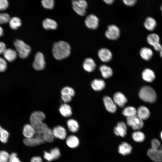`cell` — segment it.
Instances as JSON below:
<instances>
[{
	"mask_svg": "<svg viewBox=\"0 0 162 162\" xmlns=\"http://www.w3.org/2000/svg\"><path fill=\"white\" fill-rule=\"evenodd\" d=\"M46 116L44 113L40 111L32 112L30 118V124L33 127L36 134H42L48 127L43 121Z\"/></svg>",
	"mask_w": 162,
	"mask_h": 162,
	"instance_id": "obj_1",
	"label": "cell"
},
{
	"mask_svg": "<svg viewBox=\"0 0 162 162\" xmlns=\"http://www.w3.org/2000/svg\"><path fill=\"white\" fill-rule=\"evenodd\" d=\"M52 52L53 55L56 59L61 60L69 56L70 52V47L68 43L60 41L54 44Z\"/></svg>",
	"mask_w": 162,
	"mask_h": 162,
	"instance_id": "obj_2",
	"label": "cell"
},
{
	"mask_svg": "<svg viewBox=\"0 0 162 162\" xmlns=\"http://www.w3.org/2000/svg\"><path fill=\"white\" fill-rule=\"evenodd\" d=\"M139 95L142 100L149 103L154 102L157 98L154 90L148 86H144L142 87L139 91Z\"/></svg>",
	"mask_w": 162,
	"mask_h": 162,
	"instance_id": "obj_3",
	"label": "cell"
},
{
	"mask_svg": "<svg viewBox=\"0 0 162 162\" xmlns=\"http://www.w3.org/2000/svg\"><path fill=\"white\" fill-rule=\"evenodd\" d=\"M14 45L20 58L24 59L28 56L31 51V48L29 45L19 39L14 41Z\"/></svg>",
	"mask_w": 162,
	"mask_h": 162,
	"instance_id": "obj_4",
	"label": "cell"
},
{
	"mask_svg": "<svg viewBox=\"0 0 162 162\" xmlns=\"http://www.w3.org/2000/svg\"><path fill=\"white\" fill-rule=\"evenodd\" d=\"M72 7L74 11L78 15L83 16L86 14V9L88 3L85 0H73L72 2Z\"/></svg>",
	"mask_w": 162,
	"mask_h": 162,
	"instance_id": "obj_5",
	"label": "cell"
},
{
	"mask_svg": "<svg viewBox=\"0 0 162 162\" xmlns=\"http://www.w3.org/2000/svg\"><path fill=\"white\" fill-rule=\"evenodd\" d=\"M126 124L135 131L140 130L144 126L143 121L136 115L127 118Z\"/></svg>",
	"mask_w": 162,
	"mask_h": 162,
	"instance_id": "obj_6",
	"label": "cell"
},
{
	"mask_svg": "<svg viewBox=\"0 0 162 162\" xmlns=\"http://www.w3.org/2000/svg\"><path fill=\"white\" fill-rule=\"evenodd\" d=\"M23 142L27 146L33 147L42 144L45 142L42 134H36L32 138L28 139L25 138Z\"/></svg>",
	"mask_w": 162,
	"mask_h": 162,
	"instance_id": "obj_7",
	"label": "cell"
},
{
	"mask_svg": "<svg viewBox=\"0 0 162 162\" xmlns=\"http://www.w3.org/2000/svg\"><path fill=\"white\" fill-rule=\"evenodd\" d=\"M119 28L114 25H109L105 32L106 37L109 39L115 40L118 39L120 35Z\"/></svg>",
	"mask_w": 162,
	"mask_h": 162,
	"instance_id": "obj_8",
	"label": "cell"
},
{
	"mask_svg": "<svg viewBox=\"0 0 162 162\" xmlns=\"http://www.w3.org/2000/svg\"><path fill=\"white\" fill-rule=\"evenodd\" d=\"M45 62L43 54L41 52H38L35 55L34 61L32 64L34 68L37 70H43L45 68Z\"/></svg>",
	"mask_w": 162,
	"mask_h": 162,
	"instance_id": "obj_9",
	"label": "cell"
},
{
	"mask_svg": "<svg viewBox=\"0 0 162 162\" xmlns=\"http://www.w3.org/2000/svg\"><path fill=\"white\" fill-rule=\"evenodd\" d=\"M148 157L155 162H162V146L158 149H149L147 152Z\"/></svg>",
	"mask_w": 162,
	"mask_h": 162,
	"instance_id": "obj_10",
	"label": "cell"
},
{
	"mask_svg": "<svg viewBox=\"0 0 162 162\" xmlns=\"http://www.w3.org/2000/svg\"><path fill=\"white\" fill-rule=\"evenodd\" d=\"M99 20L95 15L90 14L86 18L85 22L86 26L89 28L92 29H97L99 26Z\"/></svg>",
	"mask_w": 162,
	"mask_h": 162,
	"instance_id": "obj_11",
	"label": "cell"
},
{
	"mask_svg": "<svg viewBox=\"0 0 162 162\" xmlns=\"http://www.w3.org/2000/svg\"><path fill=\"white\" fill-rule=\"evenodd\" d=\"M127 130V124L124 122L120 121L114 128L113 132L117 136L124 137L126 135Z\"/></svg>",
	"mask_w": 162,
	"mask_h": 162,
	"instance_id": "obj_12",
	"label": "cell"
},
{
	"mask_svg": "<svg viewBox=\"0 0 162 162\" xmlns=\"http://www.w3.org/2000/svg\"><path fill=\"white\" fill-rule=\"evenodd\" d=\"M103 101L106 110L111 113H115L117 110V105L110 97L106 96L103 98Z\"/></svg>",
	"mask_w": 162,
	"mask_h": 162,
	"instance_id": "obj_13",
	"label": "cell"
},
{
	"mask_svg": "<svg viewBox=\"0 0 162 162\" xmlns=\"http://www.w3.org/2000/svg\"><path fill=\"white\" fill-rule=\"evenodd\" d=\"M112 99L116 105L120 107H123L128 101L125 96L120 92L115 93Z\"/></svg>",
	"mask_w": 162,
	"mask_h": 162,
	"instance_id": "obj_14",
	"label": "cell"
},
{
	"mask_svg": "<svg viewBox=\"0 0 162 162\" xmlns=\"http://www.w3.org/2000/svg\"><path fill=\"white\" fill-rule=\"evenodd\" d=\"M55 138L64 140L67 137V132L64 128L60 125L54 127L52 130Z\"/></svg>",
	"mask_w": 162,
	"mask_h": 162,
	"instance_id": "obj_15",
	"label": "cell"
},
{
	"mask_svg": "<svg viewBox=\"0 0 162 162\" xmlns=\"http://www.w3.org/2000/svg\"><path fill=\"white\" fill-rule=\"evenodd\" d=\"M98 56L100 59L104 62L110 61L112 57L111 52L109 49L106 48L100 49L98 51Z\"/></svg>",
	"mask_w": 162,
	"mask_h": 162,
	"instance_id": "obj_16",
	"label": "cell"
},
{
	"mask_svg": "<svg viewBox=\"0 0 162 162\" xmlns=\"http://www.w3.org/2000/svg\"><path fill=\"white\" fill-rule=\"evenodd\" d=\"M82 67L85 70L88 72H91L95 70L96 64L92 58H87L83 61Z\"/></svg>",
	"mask_w": 162,
	"mask_h": 162,
	"instance_id": "obj_17",
	"label": "cell"
},
{
	"mask_svg": "<svg viewBox=\"0 0 162 162\" xmlns=\"http://www.w3.org/2000/svg\"><path fill=\"white\" fill-rule=\"evenodd\" d=\"M132 148L131 146L127 142H124L118 146V151L119 153L125 156L130 154L132 152Z\"/></svg>",
	"mask_w": 162,
	"mask_h": 162,
	"instance_id": "obj_18",
	"label": "cell"
},
{
	"mask_svg": "<svg viewBox=\"0 0 162 162\" xmlns=\"http://www.w3.org/2000/svg\"><path fill=\"white\" fill-rule=\"evenodd\" d=\"M22 134L25 138H30L33 137L36 134L35 130L30 124H27L23 127Z\"/></svg>",
	"mask_w": 162,
	"mask_h": 162,
	"instance_id": "obj_19",
	"label": "cell"
},
{
	"mask_svg": "<svg viewBox=\"0 0 162 162\" xmlns=\"http://www.w3.org/2000/svg\"><path fill=\"white\" fill-rule=\"evenodd\" d=\"M91 85L94 90L99 91L102 90L105 88L106 83L102 79H96L92 81Z\"/></svg>",
	"mask_w": 162,
	"mask_h": 162,
	"instance_id": "obj_20",
	"label": "cell"
},
{
	"mask_svg": "<svg viewBox=\"0 0 162 162\" xmlns=\"http://www.w3.org/2000/svg\"><path fill=\"white\" fill-rule=\"evenodd\" d=\"M66 142L68 147L71 148H75L79 146L80 141L77 136L72 135L66 138Z\"/></svg>",
	"mask_w": 162,
	"mask_h": 162,
	"instance_id": "obj_21",
	"label": "cell"
},
{
	"mask_svg": "<svg viewBox=\"0 0 162 162\" xmlns=\"http://www.w3.org/2000/svg\"><path fill=\"white\" fill-rule=\"evenodd\" d=\"M150 115L149 110L145 106H140L137 110L136 115L142 120L148 119Z\"/></svg>",
	"mask_w": 162,
	"mask_h": 162,
	"instance_id": "obj_22",
	"label": "cell"
},
{
	"mask_svg": "<svg viewBox=\"0 0 162 162\" xmlns=\"http://www.w3.org/2000/svg\"><path fill=\"white\" fill-rule=\"evenodd\" d=\"M142 77L145 81L148 82H152L155 78V75L154 71L149 68L145 69L142 73Z\"/></svg>",
	"mask_w": 162,
	"mask_h": 162,
	"instance_id": "obj_23",
	"label": "cell"
},
{
	"mask_svg": "<svg viewBox=\"0 0 162 162\" xmlns=\"http://www.w3.org/2000/svg\"><path fill=\"white\" fill-rule=\"evenodd\" d=\"M153 52L150 48L144 47L142 48L140 51V54L141 58L146 61L149 60L153 55Z\"/></svg>",
	"mask_w": 162,
	"mask_h": 162,
	"instance_id": "obj_24",
	"label": "cell"
},
{
	"mask_svg": "<svg viewBox=\"0 0 162 162\" xmlns=\"http://www.w3.org/2000/svg\"><path fill=\"white\" fill-rule=\"evenodd\" d=\"M99 70L103 77L107 79L111 77L113 74L112 69L110 67L105 65H101L99 67Z\"/></svg>",
	"mask_w": 162,
	"mask_h": 162,
	"instance_id": "obj_25",
	"label": "cell"
},
{
	"mask_svg": "<svg viewBox=\"0 0 162 162\" xmlns=\"http://www.w3.org/2000/svg\"><path fill=\"white\" fill-rule=\"evenodd\" d=\"M59 111L61 114L64 117H68L72 114V110L70 106L66 103L63 104L59 108Z\"/></svg>",
	"mask_w": 162,
	"mask_h": 162,
	"instance_id": "obj_26",
	"label": "cell"
},
{
	"mask_svg": "<svg viewBox=\"0 0 162 162\" xmlns=\"http://www.w3.org/2000/svg\"><path fill=\"white\" fill-rule=\"evenodd\" d=\"M10 135L9 132L0 125V142L3 144H7Z\"/></svg>",
	"mask_w": 162,
	"mask_h": 162,
	"instance_id": "obj_27",
	"label": "cell"
},
{
	"mask_svg": "<svg viewBox=\"0 0 162 162\" xmlns=\"http://www.w3.org/2000/svg\"><path fill=\"white\" fill-rule=\"evenodd\" d=\"M157 25L155 20L151 17H147L145 20L144 25L145 28L149 31L153 30Z\"/></svg>",
	"mask_w": 162,
	"mask_h": 162,
	"instance_id": "obj_28",
	"label": "cell"
},
{
	"mask_svg": "<svg viewBox=\"0 0 162 162\" xmlns=\"http://www.w3.org/2000/svg\"><path fill=\"white\" fill-rule=\"evenodd\" d=\"M42 25L43 27L47 30L55 29L57 27L56 22L50 18H46L42 22Z\"/></svg>",
	"mask_w": 162,
	"mask_h": 162,
	"instance_id": "obj_29",
	"label": "cell"
},
{
	"mask_svg": "<svg viewBox=\"0 0 162 162\" xmlns=\"http://www.w3.org/2000/svg\"><path fill=\"white\" fill-rule=\"evenodd\" d=\"M44 142H51L54 141L55 137L52 130L48 127L42 134Z\"/></svg>",
	"mask_w": 162,
	"mask_h": 162,
	"instance_id": "obj_30",
	"label": "cell"
},
{
	"mask_svg": "<svg viewBox=\"0 0 162 162\" xmlns=\"http://www.w3.org/2000/svg\"><path fill=\"white\" fill-rule=\"evenodd\" d=\"M4 56L9 62L14 61L17 57L16 52L14 50L11 49H6L3 53Z\"/></svg>",
	"mask_w": 162,
	"mask_h": 162,
	"instance_id": "obj_31",
	"label": "cell"
},
{
	"mask_svg": "<svg viewBox=\"0 0 162 162\" xmlns=\"http://www.w3.org/2000/svg\"><path fill=\"white\" fill-rule=\"evenodd\" d=\"M67 124L68 129L71 132L76 133L79 130V124L77 121L73 119H68L67 122Z\"/></svg>",
	"mask_w": 162,
	"mask_h": 162,
	"instance_id": "obj_32",
	"label": "cell"
},
{
	"mask_svg": "<svg viewBox=\"0 0 162 162\" xmlns=\"http://www.w3.org/2000/svg\"><path fill=\"white\" fill-rule=\"evenodd\" d=\"M137 110L134 107L128 106L125 107L122 111L123 116L128 118L136 115Z\"/></svg>",
	"mask_w": 162,
	"mask_h": 162,
	"instance_id": "obj_33",
	"label": "cell"
},
{
	"mask_svg": "<svg viewBox=\"0 0 162 162\" xmlns=\"http://www.w3.org/2000/svg\"><path fill=\"white\" fill-rule=\"evenodd\" d=\"M131 136L133 140L138 142H142L145 139L144 133L140 130H136L132 133Z\"/></svg>",
	"mask_w": 162,
	"mask_h": 162,
	"instance_id": "obj_34",
	"label": "cell"
},
{
	"mask_svg": "<svg viewBox=\"0 0 162 162\" xmlns=\"http://www.w3.org/2000/svg\"><path fill=\"white\" fill-rule=\"evenodd\" d=\"M160 40L159 36L155 33L149 34L147 37V42L149 45L152 46L159 43Z\"/></svg>",
	"mask_w": 162,
	"mask_h": 162,
	"instance_id": "obj_35",
	"label": "cell"
},
{
	"mask_svg": "<svg viewBox=\"0 0 162 162\" xmlns=\"http://www.w3.org/2000/svg\"><path fill=\"white\" fill-rule=\"evenodd\" d=\"M9 23L10 27L14 30L16 29L21 25L20 19L17 17H14L10 19Z\"/></svg>",
	"mask_w": 162,
	"mask_h": 162,
	"instance_id": "obj_36",
	"label": "cell"
},
{
	"mask_svg": "<svg viewBox=\"0 0 162 162\" xmlns=\"http://www.w3.org/2000/svg\"><path fill=\"white\" fill-rule=\"evenodd\" d=\"M10 153L4 150H0V162H9Z\"/></svg>",
	"mask_w": 162,
	"mask_h": 162,
	"instance_id": "obj_37",
	"label": "cell"
},
{
	"mask_svg": "<svg viewBox=\"0 0 162 162\" xmlns=\"http://www.w3.org/2000/svg\"><path fill=\"white\" fill-rule=\"evenodd\" d=\"M61 94H66L72 97L75 94L74 90L71 87L66 86L63 88L61 91Z\"/></svg>",
	"mask_w": 162,
	"mask_h": 162,
	"instance_id": "obj_38",
	"label": "cell"
},
{
	"mask_svg": "<svg viewBox=\"0 0 162 162\" xmlns=\"http://www.w3.org/2000/svg\"><path fill=\"white\" fill-rule=\"evenodd\" d=\"M41 3L44 8L52 9L54 6V1L53 0H43L41 1Z\"/></svg>",
	"mask_w": 162,
	"mask_h": 162,
	"instance_id": "obj_39",
	"label": "cell"
},
{
	"mask_svg": "<svg viewBox=\"0 0 162 162\" xmlns=\"http://www.w3.org/2000/svg\"><path fill=\"white\" fill-rule=\"evenodd\" d=\"M10 19V16L8 14L6 13H0V24L8 22Z\"/></svg>",
	"mask_w": 162,
	"mask_h": 162,
	"instance_id": "obj_40",
	"label": "cell"
},
{
	"mask_svg": "<svg viewBox=\"0 0 162 162\" xmlns=\"http://www.w3.org/2000/svg\"><path fill=\"white\" fill-rule=\"evenodd\" d=\"M50 152L54 160H56L61 155L60 150L57 147H55L52 148L51 149Z\"/></svg>",
	"mask_w": 162,
	"mask_h": 162,
	"instance_id": "obj_41",
	"label": "cell"
},
{
	"mask_svg": "<svg viewBox=\"0 0 162 162\" xmlns=\"http://www.w3.org/2000/svg\"><path fill=\"white\" fill-rule=\"evenodd\" d=\"M9 162H22L17 153L13 152L10 154Z\"/></svg>",
	"mask_w": 162,
	"mask_h": 162,
	"instance_id": "obj_42",
	"label": "cell"
},
{
	"mask_svg": "<svg viewBox=\"0 0 162 162\" xmlns=\"http://www.w3.org/2000/svg\"><path fill=\"white\" fill-rule=\"evenodd\" d=\"M151 148L153 149H158L160 148L161 143L160 141L157 139H153L151 141Z\"/></svg>",
	"mask_w": 162,
	"mask_h": 162,
	"instance_id": "obj_43",
	"label": "cell"
},
{
	"mask_svg": "<svg viewBox=\"0 0 162 162\" xmlns=\"http://www.w3.org/2000/svg\"><path fill=\"white\" fill-rule=\"evenodd\" d=\"M7 68V64L6 61L3 58L0 57V72L5 71Z\"/></svg>",
	"mask_w": 162,
	"mask_h": 162,
	"instance_id": "obj_44",
	"label": "cell"
},
{
	"mask_svg": "<svg viewBox=\"0 0 162 162\" xmlns=\"http://www.w3.org/2000/svg\"><path fill=\"white\" fill-rule=\"evenodd\" d=\"M9 3L7 0H0V10H6L8 7Z\"/></svg>",
	"mask_w": 162,
	"mask_h": 162,
	"instance_id": "obj_45",
	"label": "cell"
},
{
	"mask_svg": "<svg viewBox=\"0 0 162 162\" xmlns=\"http://www.w3.org/2000/svg\"><path fill=\"white\" fill-rule=\"evenodd\" d=\"M44 158L46 160L49 162L54 160L50 152H48L46 151L44 152Z\"/></svg>",
	"mask_w": 162,
	"mask_h": 162,
	"instance_id": "obj_46",
	"label": "cell"
},
{
	"mask_svg": "<svg viewBox=\"0 0 162 162\" xmlns=\"http://www.w3.org/2000/svg\"><path fill=\"white\" fill-rule=\"evenodd\" d=\"M72 97L66 94H62L61 95L62 99L65 103L70 102L71 100Z\"/></svg>",
	"mask_w": 162,
	"mask_h": 162,
	"instance_id": "obj_47",
	"label": "cell"
},
{
	"mask_svg": "<svg viewBox=\"0 0 162 162\" xmlns=\"http://www.w3.org/2000/svg\"><path fill=\"white\" fill-rule=\"evenodd\" d=\"M137 0H123V2L125 5L128 6H132L134 5Z\"/></svg>",
	"mask_w": 162,
	"mask_h": 162,
	"instance_id": "obj_48",
	"label": "cell"
},
{
	"mask_svg": "<svg viewBox=\"0 0 162 162\" xmlns=\"http://www.w3.org/2000/svg\"><path fill=\"white\" fill-rule=\"evenodd\" d=\"M30 162H43V161L41 157L36 156L32 157L30 160Z\"/></svg>",
	"mask_w": 162,
	"mask_h": 162,
	"instance_id": "obj_49",
	"label": "cell"
},
{
	"mask_svg": "<svg viewBox=\"0 0 162 162\" xmlns=\"http://www.w3.org/2000/svg\"><path fill=\"white\" fill-rule=\"evenodd\" d=\"M6 49L5 44L2 42L0 41V54L3 53Z\"/></svg>",
	"mask_w": 162,
	"mask_h": 162,
	"instance_id": "obj_50",
	"label": "cell"
},
{
	"mask_svg": "<svg viewBox=\"0 0 162 162\" xmlns=\"http://www.w3.org/2000/svg\"><path fill=\"white\" fill-rule=\"evenodd\" d=\"M153 46L154 49L158 52H160L162 49V46L159 43Z\"/></svg>",
	"mask_w": 162,
	"mask_h": 162,
	"instance_id": "obj_51",
	"label": "cell"
},
{
	"mask_svg": "<svg viewBox=\"0 0 162 162\" xmlns=\"http://www.w3.org/2000/svg\"><path fill=\"white\" fill-rule=\"evenodd\" d=\"M104 2L108 4H111L114 2V0H104Z\"/></svg>",
	"mask_w": 162,
	"mask_h": 162,
	"instance_id": "obj_52",
	"label": "cell"
},
{
	"mask_svg": "<svg viewBox=\"0 0 162 162\" xmlns=\"http://www.w3.org/2000/svg\"><path fill=\"white\" fill-rule=\"evenodd\" d=\"M3 34V30L2 28L0 26V37L2 36Z\"/></svg>",
	"mask_w": 162,
	"mask_h": 162,
	"instance_id": "obj_53",
	"label": "cell"
},
{
	"mask_svg": "<svg viewBox=\"0 0 162 162\" xmlns=\"http://www.w3.org/2000/svg\"><path fill=\"white\" fill-rule=\"evenodd\" d=\"M160 57L162 58V49L161 50L160 52Z\"/></svg>",
	"mask_w": 162,
	"mask_h": 162,
	"instance_id": "obj_54",
	"label": "cell"
},
{
	"mask_svg": "<svg viewBox=\"0 0 162 162\" xmlns=\"http://www.w3.org/2000/svg\"><path fill=\"white\" fill-rule=\"evenodd\" d=\"M160 138L162 140V130L161 131V132L160 133Z\"/></svg>",
	"mask_w": 162,
	"mask_h": 162,
	"instance_id": "obj_55",
	"label": "cell"
},
{
	"mask_svg": "<svg viewBox=\"0 0 162 162\" xmlns=\"http://www.w3.org/2000/svg\"><path fill=\"white\" fill-rule=\"evenodd\" d=\"M161 11L162 12V5L161 6Z\"/></svg>",
	"mask_w": 162,
	"mask_h": 162,
	"instance_id": "obj_56",
	"label": "cell"
}]
</instances>
